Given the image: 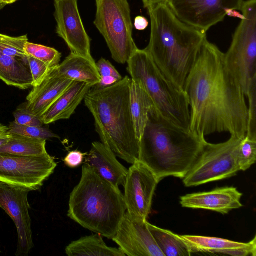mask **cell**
I'll use <instances>...</instances> for the list:
<instances>
[{"mask_svg": "<svg viewBox=\"0 0 256 256\" xmlns=\"http://www.w3.org/2000/svg\"><path fill=\"white\" fill-rule=\"evenodd\" d=\"M183 89L188 100L192 133L202 138L222 132L239 137L246 135V96L226 67L224 54L207 38Z\"/></svg>", "mask_w": 256, "mask_h": 256, "instance_id": "cell-1", "label": "cell"}, {"mask_svg": "<svg viewBox=\"0 0 256 256\" xmlns=\"http://www.w3.org/2000/svg\"><path fill=\"white\" fill-rule=\"evenodd\" d=\"M150 38L145 48L158 66L183 88L206 32L180 20L164 2L148 7Z\"/></svg>", "mask_w": 256, "mask_h": 256, "instance_id": "cell-2", "label": "cell"}, {"mask_svg": "<svg viewBox=\"0 0 256 256\" xmlns=\"http://www.w3.org/2000/svg\"><path fill=\"white\" fill-rule=\"evenodd\" d=\"M206 142L205 138L176 126L154 108L140 142L139 160L160 182L168 176L182 179Z\"/></svg>", "mask_w": 256, "mask_h": 256, "instance_id": "cell-3", "label": "cell"}, {"mask_svg": "<svg viewBox=\"0 0 256 256\" xmlns=\"http://www.w3.org/2000/svg\"><path fill=\"white\" fill-rule=\"evenodd\" d=\"M131 82L126 76L108 86H94L84 101L102 142L116 156L132 164L139 160L140 145L130 106Z\"/></svg>", "mask_w": 256, "mask_h": 256, "instance_id": "cell-4", "label": "cell"}, {"mask_svg": "<svg viewBox=\"0 0 256 256\" xmlns=\"http://www.w3.org/2000/svg\"><path fill=\"white\" fill-rule=\"evenodd\" d=\"M126 212L119 187L84 164L80 182L70 196L68 216L84 228L112 240Z\"/></svg>", "mask_w": 256, "mask_h": 256, "instance_id": "cell-5", "label": "cell"}, {"mask_svg": "<svg viewBox=\"0 0 256 256\" xmlns=\"http://www.w3.org/2000/svg\"><path fill=\"white\" fill-rule=\"evenodd\" d=\"M126 63L131 80L144 90L156 110L176 126L190 130V106L184 89L164 73L145 48L136 47Z\"/></svg>", "mask_w": 256, "mask_h": 256, "instance_id": "cell-6", "label": "cell"}, {"mask_svg": "<svg viewBox=\"0 0 256 256\" xmlns=\"http://www.w3.org/2000/svg\"><path fill=\"white\" fill-rule=\"evenodd\" d=\"M240 10L243 18L224 59L246 96L256 90V0H243Z\"/></svg>", "mask_w": 256, "mask_h": 256, "instance_id": "cell-7", "label": "cell"}, {"mask_svg": "<svg viewBox=\"0 0 256 256\" xmlns=\"http://www.w3.org/2000/svg\"><path fill=\"white\" fill-rule=\"evenodd\" d=\"M94 24L105 40L112 59L124 64L137 47L128 0H96Z\"/></svg>", "mask_w": 256, "mask_h": 256, "instance_id": "cell-8", "label": "cell"}, {"mask_svg": "<svg viewBox=\"0 0 256 256\" xmlns=\"http://www.w3.org/2000/svg\"><path fill=\"white\" fill-rule=\"evenodd\" d=\"M244 137L230 136L225 142H206L196 162L182 179L186 187L220 180L234 176L240 171L238 148Z\"/></svg>", "mask_w": 256, "mask_h": 256, "instance_id": "cell-9", "label": "cell"}, {"mask_svg": "<svg viewBox=\"0 0 256 256\" xmlns=\"http://www.w3.org/2000/svg\"><path fill=\"white\" fill-rule=\"evenodd\" d=\"M56 166L48 153L24 156L0 152V182L37 190L54 173Z\"/></svg>", "mask_w": 256, "mask_h": 256, "instance_id": "cell-10", "label": "cell"}, {"mask_svg": "<svg viewBox=\"0 0 256 256\" xmlns=\"http://www.w3.org/2000/svg\"><path fill=\"white\" fill-rule=\"evenodd\" d=\"M243 0H165L164 2L184 23L206 32L222 22L228 10H240Z\"/></svg>", "mask_w": 256, "mask_h": 256, "instance_id": "cell-11", "label": "cell"}, {"mask_svg": "<svg viewBox=\"0 0 256 256\" xmlns=\"http://www.w3.org/2000/svg\"><path fill=\"white\" fill-rule=\"evenodd\" d=\"M160 182L154 173L140 160L132 164L123 186L126 212L147 220L151 212L154 192Z\"/></svg>", "mask_w": 256, "mask_h": 256, "instance_id": "cell-12", "label": "cell"}, {"mask_svg": "<svg viewBox=\"0 0 256 256\" xmlns=\"http://www.w3.org/2000/svg\"><path fill=\"white\" fill-rule=\"evenodd\" d=\"M28 189L0 182V207L16 225L18 242L16 255L27 256L34 247L29 210Z\"/></svg>", "mask_w": 256, "mask_h": 256, "instance_id": "cell-13", "label": "cell"}, {"mask_svg": "<svg viewBox=\"0 0 256 256\" xmlns=\"http://www.w3.org/2000/svg\"><path fill=\"white\" fill-rule=\"evenodd\" d=\"M56 32L67 44L70 53L94 60L91 54L90 39L80 14L78 0H54Z\"/></svg>", "mask_w": 256, "mask_h": 256, "instance_id": "cell-14", "label": "cell"}, {"mask_svg": "<svg viewBox=\"0 0 256 256\" xmlns=\"http://www.w3.org/2000/svg\"><path fill=\"white\" fill-rule=\"evenodd\" d=\"M126 212L112 240L128 256H164L148 224Z\"/></svg>", "mask_w": 256, "mask_h": 256, "instance_id": "cell-15", "label": "cell"}, {"mask_svg": "<svg viewBox=\"0 0 256 256\" xmlns=\"http://www.w3.org/2000/svg\"><path fill=\"white\" fill-rule=\"evenodd\" d=\"M242 196L236 188L226 186L182 196L180 204L184 208L210 210L224 214L242 206Z\"/></svg>", "mask_w": 256, "mask_h": 256, "instance_id": "cell-16", "label": "cell"}, {"mask_svg": "<svg viewBox=\"0 0 256 256\" xmlns=\"http://www.w3.org/2000/svg\"><path fill=\"white\" fill-rule=\"evenodd\" d=\"M56 67L50 71L42 83L32 87L26 97L28 108L40 118L74 82L61 76Z\"/></svg>", "mask_w": 256, "mask_h": 256, "instance_id": "cell-17", "label": "cell"}, {"mask_svg": "<svg viewBox=\"0 0 256 256\" xmlns=\"http://www.w3.org/2000/svg\"><path fill=\"white\" fill-rule=\"evenodd\" d=\"M113 152L102 142H94L84 158V164L116 186H124L128 170L117 160Z\"/></svg>", "mask_w": 256, "mask_h": 256, "instance_id": "cell-18", "label": "cell"}, {"mask_svg": "<svg viewBox=\"0 0 256 256\" xmlns=\"http://www.w3.org/2000/svg\"><path fill=\"white\" fill-rule=\"evenodd\" d=\"M193 252L220 254L232 256H256V238L248 242H237L219 238L180 235Z\"/></svg>", "mask_w": 256, "mask_h": 256, "instance_id": "cell-19", "label": "cell"}, {"mask_svg": "<svg viewBox=\"0 0 256 256\" xmlns=\"http://www.w3.org/2000/svg\"><path fill=\"white\" fill-rule=\"evenodd\" d=\"M92 86L74 81L40 118L44 124L70 118Z\"/></svg>", "mask_w": 256, "mask_h": 256, "instance_id": "cell-20", "label": "cell"}, {"mask_svg": "<svg viewBox=\"0 0 256 256\" xmlns=\"http://www.w3.org/2000/svg\"><path fill=\"white\" fill-rule=\"evenodd\" d=\"M62 76L75 82H84L92 86L100 80L94 60L70 53L56 67Z\"/></svg>", "mask_w": 256, "mask_h": 256, "instance_id": "cell-21", "label": "cell"}, {"mask_svg": "<svg viewBox=\"0 0 256 256\" xmlns=\"http://www.w3.org/2000/svg\"><path fill=\"white\" fill-rule=\"evenodd\" d=\"M0 80L21 90L32 87L33 80L27 58L10 56L0 52Z\"/></svg>", "mask_w": 256, "mask_h": 256, "instance_id": "cell-22", "label": "cell"}, {"mask_svg": "<svg viewBox=\"0 0 256 256\" xmlns=\"http://www.w3.org/2000/svg\"><path fill=\"white\" fill-rule=\"evenodd\" d=\"M65 251L68 256H126L119 248L108 246L97 234L72 242Z\"/></svg>", "mask_w": 256, "mask_h": 256, "instance_id": "cell-23", "label": "cell"}, {"mask_svg": "<svg viewBox=\"0 0 256 256\" xmlns=\"http://www.w3.org/2000/svg\"><path fill=\"white\" fill-rule=\"evenodd\" d=\"M130 106L136 132L140 142L146 126L153 103L144 90L132 80Z\"/></svg>", "mask_w": 256, "mask_h": 256, "instance_id": "cell-24", "label": "cell"}, {"mask_svg": "<svg viewBox=\"0 0 256 256\" xmlns=\"http://www.w3.org/2000/svg\"><path fill=\"white\" fill-rule=\"evenodd\" d=\"M148 228L164 256H189L192 253L180 235L154 226L148 222Z\"/></svg>", "mask_w": 256, "mask_h": 256, "instance_id": "cell-25", "label": "cell"}, {"mask_svg": "<svg viewBox=\"0 0 256 256\" xmlns=\"http://www.w3.org/2000/svg\"><path fill=\"white\" fill-rule=\"evenodd\" d=\"M46 145L45 140L12 134L10 140L0 147V152L24 156H38L48 154Z\"/></svg>", "mask_w": 256, "mask_h": 256, "instance_id": "cell-26", "label": "cell"}, {"mask_svg": "<svg viewBox=\"0 0 256 256\" xmlns=\"http://www.w3.org/2000/svg\"><path fill=\"white\" fill-rule=\"evenodd\" d=\"M24 51L26 56L38 59L52 68L60 64L62 54L54 48L28 42L25 44Z\"/></svg>", "mask_w": 256, "mask_h": 256, "instance_id": "cell-27", "label": "cell"}, {"mask_svg": "<svg viewBox=\"0 0 256 256\" xmlns=\"http://www.w3.org/2000/svg\"><path fill=\"white\" fill-rule=\"evenodd\" d=\"M28 40L27 35L10 36L0 34V52L10 56L26 58L24 46Z\"/></svg>", "mask_w": 256, "mask_h": 256, "instance_id": "cell-28", "label": "cell"}, {"mask_svg": "<svg viewBox=\"0 0 256 256\" xmlns=\"http://www.w3.org/2000/svg\"><path fill=\"white\" fill-rule=\"evenodd\" d=\"M8 132L12 134H16L30 138L45 140L52 138H59L57 134L42 126H26L11 122L8 126Z\"/></svg>", "mask_w": 256, "mask_h": 256, "instance_id": "cell-29", "label": "cell"}, {"mask_svg": "<svg viewBox=\"0 0 256 256\" xmlns=\"http://www.w3.org/2000/svg\"><path fill=\"white\" fill-rule=\"evenodd\" d=\"M256 160V138L246 135L242 139L238 148V162L240 171H246Z\"/></svg>", "mask_w": 256, "mask_h": 256, "instance_id": "cell-30", "label": "cell"}, {"mask_svg": "<svg viewBox=\"0 0 256 256\" xmlns=\"http://www.w3.org/2000/svg\"><path fill=\"white\" fill-rule=\"evenodd\" d=\"M30 69L33 80L32 87L39 85L54 68L42 62L27 56Z\"/></svg>", "mask_w": 256, "mask_h": 256, "instance_id": "cell-31", "label": "cell"}, {"mask_svg": "<svg viewBox=\"0 0 256 256\" xmlns=\"http://www.w3.org/2000/svg\"><path fill=\"white\" fill-rule=\"evenodd\" d=\"M13 114L14 122L18 124L26 126H42L44 124L40 118L28 108L26 102L19 106Z\"/></svg>", "mask_w": 256, "mask_h": 256, "instance_id": "cell-32", "label": "cell"}, {"mask_svg": "<svg viewBox=\"0 0 256 256\" xmlns=\"http://www.w3.org/2000/svg\"><path fill=\"white\" fill-rule=\"evenodd\" d=\"M248 128L246 135L256 138V90L249 93Z\"/></svg>", "mask_w": 256, "mask_h": 256, "instance_id": "cell-33", "label": "cell"}, {"mask_svg": "<svg viewBox=\"0 0 256 256\" xmlns=\"http://www.w3.org/2000/svg\"><path fill=\"white\" fill-rule=\"evenodd\" d=\"M96 66L100 77L112 76L118 80L122 78L114 66L108 60L104 58H101L96 63Z\"/></svg>", "mask_w": 256, "mask_h": 256, "instance_id": "cell-34", "label": "cell"}, {"mask_svg": "<svg viewBox=\"0 0 256 256\" xmlns=\"http://www.w3.org/2000/svg\"><path fill=\"white\" fill-rule=\"evenodd\" d=\"M87 154L76 150L70 151L64 158V163L70 168H77L82 164Z\"/></svg>", "mask_w": 256, "mask_h": 256, "instance_id": "cell-35", "label": "cell"}, {"mask_svg": "<svg viewBox=\"0 0 256 256\" xmlns=\"http://www.w3.org/2000/svg\"><path fill=\"white\" fill-rule=\"evenodd\" d=\"M148 26V20L144 16H139L134 18V26L136 30H143L146 29Z\"/></svg>", "mask_w": 256, "mask_h": 256, "instance_id": "cell-36", "label": "cell"}, {"mask_svg": "<svg viewBox=\"0 0 256 256\" xmlns=\"http://www.w3.org/2000/svg\"><path fill=\"white\" fill-rule=\"evenodd\" d=\"M119 81L116 78L112 76L100 77V82L95 86L100 88H104L114 84Z\"/></svg>", "mask_w": 256, "mask_h": 256, "instance_id": "cell-37", "label": "cell"}, {"mask_svg": "<svg viewBox=\"0 0 256 256\" xmlns=\"http://www.w3.org/2000/svg\"><path fill=\"white\" fill-rule=\"evenodd\" d=\"M12 138V134L7 130L0 133V147L6 144Z\"/></svg>", "mask_w": 256, "mask_h": 256, "instance_id": "cell-38", "label": "cell"}, {"mask_svg": "<svg viewBox=\"0 0 256 256\" xmlns=\"http://www.w3.org/2000/svg\"><path fill=\"white\" fill-rule=\"evenodd\" d=\"M145 8L164 2L165 0H142Z\"/></svg>", "mask_w": 256, "mask_h": 256, "instance_id": "cell-39", "label": "cell"}, {"mask_svg": "<svg viewBox=\"0 0 256 256\" xmlns=\"http://www.w3.org/2000/svg\"><path fill=\"white\" fill-rule=\"evenodd\" d=\"M18 0H0L1 9L7 4H12Z\"/></svg>", "mask_w": 256, "mask_h": 256, "instance_id": "cell-40", "label": "cell"}, {"mask_svg": "<svg viewBox=\"0 0 256 256\" xmlns=\"http://www.w3.org/2000/svg\"><path fill=\"white\" fill-rule=\"evenodd\" d=\"M7 130H8V126L0 124V133Z\"/></svg>", "mask_w": 256, "mask_h": 256, "instance_id": "cell-41", "label": "cell"}, {"mask_svg": "<svg viewBox=\"0 0 256 256\" xmlns=\"http://www.w3.org/2000/svg\"><path fill=\"white\" fill-rule=\"evenodd\" d=\"M1 9L0 7V10Z\"/></svg>", "mask_w": 256, "mask_h": 256, "instance_id": "cell-42", "label": "cell"}, {"mask_svg": "<svg viewBox=\"0 0 256 256\" xmlns=\"http://www.w3.org/2000/svg\"></svg>", "mask_w": 256, "mask_h": 256, "instance_id": "cell-43", "label": "cell"}]
</instances>
